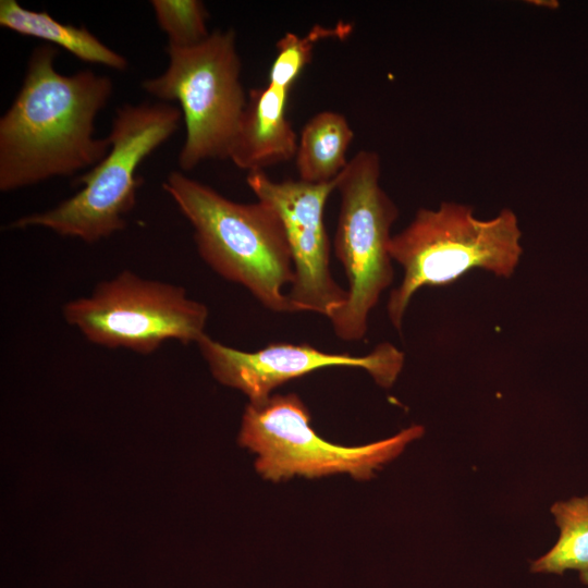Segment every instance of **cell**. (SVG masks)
Masks as SVG:
<instances>
[{
  "label": "cell",
  "mask_w": 588,
  "mask_h": 588,
  "mask_svg": "<svg viewBox=\"0 0 588 588\" xmlns=\"http://www.w3.org/2000/svg\"><path fill=\"white\" fill-rule=\"evenodd\" d=\"M59 50L37 46L12 105L0 119V191L12 192L93 168L109 151L95 120L109 101L110 77L90 70L63 75Z\"/></svg>",
  "instance_id": "obj_1"
},
{
  "label": "cell",
  "mask_w": 588,
  "mask_h": 588,
  "mask_svg": "<svg viewBox=\"0 0 588 588\" xmlns=\"http://www.w3.org/2000/svg\"><path fill=\"white\" fill-rule=\"evenodd\" d=\"M194 229L201 258L221 277L245 286L272 311H296L282 292L294 270L282 221L268 204L236 203L172 171L162 184Z\"/></svg>",
  "instance_id": "obj_2"
},
{
  "label": "cell",
  "mask_w": 588,
  "mask_h": 588,
  "mask_svg": "<svg viewBox=\"0 0 588 588\" xmlns=\"http://www.w3.org/2000/svg\"><path fill=\"white\" fill-rule=\"evenodd\" d=\"M520 240L517 216L509 208L488 220L476 218L471 206L454 201L420 208L390 241L391 258L404 270L388 299L390 321L402 329L411 299L421 287L450 285L474 269L512 277L523 254Z\"/></svg>",
  "instance_id": "obj_3"
},
{
  "label": "cell",
  "mask_w": 588,
  "mask_h": 588,
  "mask_svg": "<svg viewBox=\"0 0 588 588\" xmlns=\"http://www.w3.org/2000/svg\"><path fill=\"white\" fill-rule=\"evenodd\" d=\"M180 108L168 102L125 103L115 110L108 154L73 181L84 185L54 208L10 223L11 229L47 228L63 236L95 243L125 228L143 179L139 164L177 130Z\"/></svg>",
  "instance_id": "obj_4"
},
{
  "label": "cell",
  "mask_w": 588,
  "mask_h": 588,
  "mask_svg": "<svg viewBox=\"0 0 588 588\" xmlns=\"http://www.w3.org/2000/svg\"><path fill=\"white\" fill-rule=\"evenodd\" d=\"M166 52L167 70L143 81L142 87L161 102L180 103L186 128L180 169L191 171L205 160L226 159L247 103L234 29H216L188 48L168 45Z\"/></svg>",
  "instance_id": "obj_5"
},
{
  "label": "cell",
  "mask_w": 588,
  "mask_h": 588,
  "mask_svg": "<svg viewBox=\"0 0 588 588\" xmlns=\"http://www.w3.org/2000/svg\"><path fill=\"white\" fill-rule=\"evenodd\" d=\"M381 159L359 150L338 176L341 197L334 252L348 279L347 298L330 317L338 338L362 340L368 316L394 277L389 250L399 208L380 185Z\"/></svg>",
  "instance_id": "obj_6"
},
{
  "label": "cell",
  "mask_w": 588,
  "mask_h": 588,
  "mask_svg": "<svg viewBox=\"0 0 588 588\" xmlns=\"http://www.w3.org/2000/svg\"><path fill=\"white\" fill-rule=\"evenodd\" d=\"M425 433L413 425L396 434L357 446H345L322 439L310 425V414L294 393L271 395L261 403H249L244 412L238 442L257 455L256 470L268 480L294 476L318 478L348 474L366 480L397 457Z\"/></svg>",
  "instance_id": "obj_7"
},
{
  "label": "cell",
  "mask_w": 588,
  "mask_h": 588,
  "mask_svg": "<svg viewBox=\"0 0 588 588\" xmlns=\"http://www.w3.org/2000/svg\"><path fill=\"white\" fill-rule=\"evenodd\" d=\"M63 317L91 343L147 355L168 340L197 343L208 309L182 286L124 270L102 281L89 296L64 304Z\"/></svg>",
  "instance_id": "obj_8"
},
{
  "label": "cell",
  "mask_w": 588,
  "mask_h": 588,
  "mask_svg": "<svg viewBox=\"0 0 588 588\" xmlns=\"http://www.w3.org/2000/svg\"><path fill=\"white\" fill-rule=\"evenodd\" d=\"M248 187L257 199L280 217L291 250L294 280L287 297L296 311L330 317L347 298L330 271V241L323 222L327 200L336 180L308 183L302 180L273 181L265 171L249 172Z\"/></svg>",
  "instance_id": "obj_9"
},
{
  "label": "cell",
  "mask_w": 588,
  "mask_h": 588,
  "mask_svg": "<svg viewBox=\"0 0 588 588\" xmlns=\"http://www.w3.org/2000/svg\"><path fill=\"white\" fill-rule=\"evenodd\" d=\"M212 376L237 389L250 403H261L279 385L326 367L366 370L377 384L390 388L404 366V353L391 343L378 344L369 354L327 353L309 344L271 343L256 352L226 346L205 334L197 343Z\"/></svg>",
  "instance_id": "obj_10"
},
{
  "label": "cell",
  "mask_w": 588,
  "mask_h": 588,
  "mask_svg": "<svg viewBox=\"0 0 588 588\" xmlns=\"http://www.w3.org/2000/svg\"><path fill=\"white\" fill-rule=\"evenodd\" d=\"M290 90L253 88L231 143L228 159L249 172L295 158L298 137L286 115Z\"/></svg>",
  "instance_id": "obj_11"
},
{
  "label": "cell",
  "mask_w": 588,
  "mask_h": 588,
  "mask_svg": "<svg viewBox=\"0 0 588 588\" xmlns=\"http://www.w3.org/2000/svg\"><path fill=\"white\" fill-rule=\"evenodd\" d=\"M0 25L20 35L63 48L84 62L117 71H125L128 66L124 56L106 46L85 26L63 24L48 12L28 10L16 0L0 1Z\"/></svg>",
  "instance_id": "obj_12"
},
{
  "label": "cell",
  "mask_w": 588,
  "mask_h": 588,
  "mask_svg": "<svg viewBox=\"0 0 588 588\" xmlns=\"http://www.w3.org/2000/svg\"><path fill=\"white\" fill-rule=\"evenodd\" d=\"M353 138L354 132L343 114L332 110L316 113L298 137V179L315 184L335 181L348 163L346 154Z\"/></svg>",
  "instance_id": "obj_13"
},
{
  "label": "cell",
  "mask_w": 588,
  "mask_h": 588,
  "mask_svg": "<svg viewBox=\"0 0 588 588\" xmlns=\"http://www.w3.org/2000/svg\"><path fill=\"white\" fill-rule=\"evenodd\" d=\"M560 528L556 543L530 564L532 573L562 575L567 569L579 572L588 585V495L559 501L551 506Z\"/></svg>",
  "instance_id": "obj_14"
},
{
  "label": "cell",
  "mask_w": 588,
  "mask_h": 588,
  "mask_svg": "<svg viewBox=\"0 0 588 588\" xmlns=\"http://www.w3.org/2000/svg\"><path fill=\"white\" fill-rule=\"evenodd\" d=\"M353 30L350 23L334 26L314 25L304 36L285 33L275 44L277 54L269 70L268 84L291 90V87L310 63L316 44L321 39L346 38Z\"/></svg>",
  "instance_id": "obj_15"
},
{
  "label": "cell",
  "mask_w": 588,
  "mask_h": 588,
  "mask_svg": "<svg viewBox=\"0 0 588 588\" xmlns=\"http://www.w3.org/2000/svg\"><path fill=\"white\" fill-rule=\"evenodd\" d=\"M157 23L168 36V45L188 48L206 40L208 11L199 0H152Z\"/></svg>",
  "instance_id": "obj_16"
}]
</instances>
